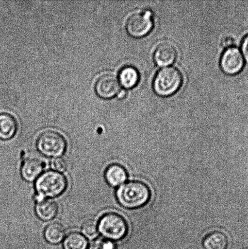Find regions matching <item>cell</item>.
<instances>
[{"label": "cell", "mask_w": 248, "mask_h": 249, "mask_svg": "<svg viewBox=\"0 0 248 249\" xmlns=\"http://www.w3.org/2000/svg\"><path fill=\"white\" fill-rule=\"evenodd\" d=\"M220 65L226 74H237L244 67V58L237 48L231 47L223 53L220 60Z\"/></svg>", "instance_id": "cell-7"}, {"label": "cell", "mask_w": 248, "mask_h": 249, "mask_svg": "<svg viewBox=\"0 0 248 249\" xmlns=\"http://www.w3.org/2000/svg\"><path fill=\"white\" fill-rule=\"evenodd\" d=\"M95 89L97 94L102 98L110 99L120 91V82L113 73H104L97 79Z\"/></svg>", "instance_id": "cell-8"}, {"label": "cell", "mask_w": 248, "mask_h": 249, "mask_svg": "<svg viewBox=\"0 0 248 249\" xmlns=\"http://www.w3.org/2000/svg\"><path fill=\"white\" fill-rule=\"evenodd\" d=\"M242 50L245 59H246L248 63V34L247 36H245L244 40H243Z\"/></svg>", "instance_id": "cell-21"}, {"label": "cell", "mask_w": 248, "mask_h": 249, "mask_svg": "<svg viewBox=\"0 0 248 249\" xmlns=\"http://www.w3.org/2000/svg\"><path fill=\"white\" fill-rule=\"evenodd\" d=\"M234 43V40L233 38L231 37V36H226V37L223 39L222 41L223 46L228 48L232 47Z\"/></svg>", "instance_id": "cell-22"}, {"label": "cell", "mask_w": 248, "mask_h": 249, "mask_svg": "<svg viewBox=\"0 0 248 249\" xmlns=\"http://www.w3.org/2000/svg\"><path fill=\"white\" fill-rule=\"evenodd\" d=\"M36 213L43 221H50L55 218L58 212V207L52 200H41L36 205Z\"/></svg>", "instance_id": "cell-13"}, {"label": "cell", "mask_w": 248, "mask_h": 249, "mask_svg": "<svg viewBox=\"0 0 248 249\" xmlns=\"http://www.w3.org/2000/svg\"><path fill=\"white\" fill-rule=\"evenodd\" d=\"M43 163L36 158H29L24 161L21 167L22 177L27 181H33L42 172Z\"/></svg>", "instance_id": "cell-11"}, {"label": "cell", "mask_w": 248, "mask_h": 249, "mask_svg": "<svg viewBox=\"0 0 248 249\" xmlns=\"http://www.w3.org/2000/svg\"><path fill=\"white\" fill-rule=\"evenodd\" d=\"M98 228L102 235L110 241L120 240L128 232V225L125 219L114 213H109L102 216Z\"/></svg>", "instance_id": "cell-5"}, {"label": "cell", "mask_w": 248, "mask_h": 249, "mask_svg": "<svg viewBox=\"0 0 248 249\" xmlns=\"http://www.w3.org/2000/svg\"><path fill=\"white\" fill-rule=\"evenodd\" d=\"M116 199L126 209L144 206L149 201L150 192L147 185L140 181H131L121 185L116 192Z\"/></svg>", "instance_id": "cell-1"}, {"label": "cell", "mask_w": 248, "mask_h": 249, "mask_svg": "<svg viewBox=\"0 0 248 249\" xmlns=\"http://www.w3.org/2000/svg\"><path fill=\"white\" fill-rule=\"evenodd\" d=\"M36 145L39 151L48 157L59 158L66 148V141L59 132L47 130L39 136Z\"/></svg>", "instance_id": "cell-4"}, {"label": "cell", "mask_w": 248, "mask_h": 249, "mask_svg": "<svg viewBox=\"0 0 248 249\" xmlns=\"http://www.w3.org/2000/svg\"><path fill=\"white\" fill-rule=\"evenodd\" d=\"M203 245L205 249H226L228 245V238L220 231H213L204 239Z\"/></svg>", "instance_id": "cell-14"}, {"label": "cell", "mask_w": 248, "mask_h": 249, "mask_svg": "<svg viewBox=\"0 0 248 249\" xmlns=\"http://www.w3.org/2000/svg\"><path fill=\"white\" fill-rule=\"evenodd\" d=\"M67 182L64 175L55 171L43 173L36 180L35 188L40 196L54 197L66 189Z\"/></svg>", "instance_id": "cell-3"}, {"label": "cell", "mask_w": 248, "mask_h": 249, "mask_svg": "<svg viewBox=\"0 0 248 249\" xmlns=\"http://www.w3.org/2000/svg\"><path fill=\"white\" fill-rule=\"evenodd\" d=\"M65 229L60 224H50L45 229V237L46 240L53 245H57L60 243L65 238Z\"/></svg>", "instance_id": "cell-16"}, {"label": "cell", "mask_w": 248, "mask_h": 249, "mask_svg": "<svg viewBox=\"0 0 248 249\" xmlns=\"http://www.w3.org/2000/svg\"><path fill=\"white\" fill-rule=\"evenodd\" d=\"M181 71L174 67H166L159 71L154 80V89L159 96H169L176 92L183 83Z\"/></svg>", "instance_id": "cell-2"}, {"label": "cell", "mask_w": 248, "mask_h": 249, "mask_svg": "<svg viewBox=\"0 0 248 249\" xmlns=\"http://www.w3.org/2000/svg\"><path fill=\"white\" fill-rule=\"evenodd\" d=\"M117 95L118 98L122 99L126 96V92L125 90H120V91L118 92Z\"/></svg>", "instance_id": "cell-23"}, {"label": "cell", "mask_w": 248, "mask_h": 249, "mask_svg": "<svg viewBox=\"0 0 248 249\" xmlns=\"http://www.w3.org/2000/svg\"><path fill=\"white\" fill-rule=\"evenodd\" d=\"M177 55L176 48L174 45L169 42L163 43L155 51V62L160 67H166L174 62Z\"/></svg>", "instance_id": "cell-9"}, {"label": "cell", "mask_w": 248, "mask_h": 249, "mask_svg": "<svg viewBox=\"0 0 248 249\" xmlns=\"http://www.w3.org/2000/svg\"><path fill=\"white\" fill-rule=\"evenodd\" d=\"M51 167L57 172H63L66 170L67 165L66 160L63 158H56L51 162Z\"/></svg>", "instance_id": "cell-20"}, {"label": "cell", "mask_w": 248, "mask_h": 249, "mask_svg": "<svg viewBox=\"0 0 248 249\" xmlns=\"http://www.w3.org/2000/svg\"><path fill=\"white\" fill-rule=\"evenodd\" d=\"M139 74L135 68L126 66L119 73V82L126 89L134 87L139 81Z\"/></svg>", "instance_id": "cell-15"}, {"label": "cell", "mask_w": 248, "mask_h": 249, "mask_svg": "<svg viewBox=\"0 0 248 249\" xmlns=\"http://www.w3.org/2000/svg\"><path fill=\"white\" fill-rule=\"evenodd\" d=\"M128 175L125 168L118 164L109 166L105 172L107 182L111 186H121L127 179Z\"/></svg>", "instance_id": "cell-12"}, {"label": "cell", "mask_w": 248, "mask_h": 249, "mask_svg": "<svg viewBox=\"0 0 248 249\" xmlns=\"http://www.w3.org/2000/svg\"><path fill=\"white\" fill-rule=\"evenodd\" d=\"M115 245L110 240L97 239L92 243L89 249H115Z\"/></svg>", "instance_id": "cell-19"}, {"label": "cell", "mask_w": 248, "mask_h": 249, "mask_svg": "<svg viewBox=\"0 0 248 249\" xmlns=\"http://www.w3.org/2000/svg\"><path fill=\"white\" fill-rule=\"evenodd\" d=\"M98 224L94 219H88L82 226V232L87 238H96L98 235Z\"/></svg>", "instance_id": "cell-18"}, {"label": "cell", "mask_w": 248, "mask_h": 249, "mask_svg": "<svg viewBox=\"0 0 248 249\" xmlns=\"http://www.w3.org/2000/svg\"><path fill=\"white\" fill-rule=\"evenodd\" d=\"M87 245L86 239L77 232L69 234L63 243L65 249H87Z\"/></svg>", "instance_id": "cell-17"}, {"label": "cell", "mask_w": 248, "mask_h": 249, "mask_svg": "<svg viewBox=\"0 0 248 249\" xmlns=\"http://www.w3.org/2000/svg\"><path fill=\"white\" fill-rule=\"evenodd\" d=\"M18 127L17 119L8 113H0V139L3 140L13 138Z\"/></svg>", "instance_id": "cell-10"}, {"label": "cell", "mask_w": 248, "mask_h": 249, "mask_svg": "<svg viewBox=\"0 0 248 249\" xmlns=\"http://www.w3.org/2000/svg\"><path fill=\"white\" fill-rule=\"evenodd\" d=\"M152 16L150 11L137 12L131 15L126 22L128 33L135 37L147 35L154 26Z\"/></svg>", "instance_id": "cell-6"}]
</instances>
